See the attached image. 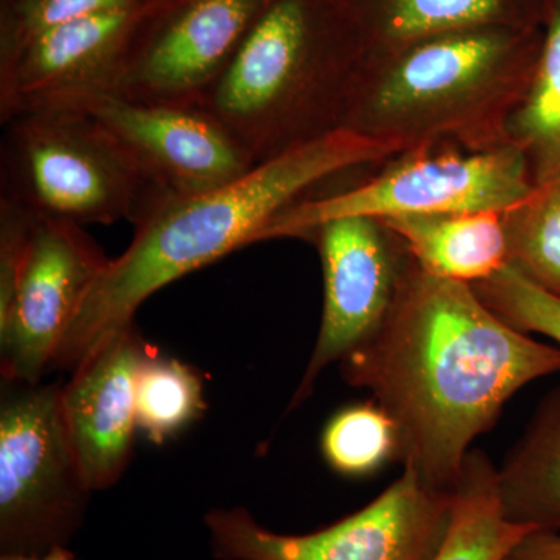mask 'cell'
Wrapping results in <instances>:
<instances>
[{"label": "cell", "instance_id": "14", "mask_svg": "<svg viewBox=\"0 0 560 560\" xmlns=\"http://www.w3.org/2000/svg\"><path fill=\"white\" fill-rule=\"evenodd\" d=\"M151 353L131 324L88 357L61 386L66 425L92 492L113 488L130 464L138 429L136 382Z\"/></svg>", "mask_w": 560, "mask_h": 560}, {"label": "cell", "instance_id": "8", "mask_svg": "<svg viewBox=\"0 0 560 560\" xmlns=\"http://www.w3.org/2000/svg\"><path fill=\"white\" fill-rule=\"evenodd\" d=\"M453 492L404 470L363 510L308 534H279L245 508L209 511L210 550L220 560H433L451 523Z\"/></svg>", "mask_w": 560, "mask_h": 560}, {"label": "cell", "instance_id": "19", "mask_svg": "<svg viewBox=\"0 0 560 560\" xmlns=\"http://www.w3.org/2000/svg\"><path fill=\"white\" fill-rule=\"evenodd\" d=\"M508 143L528 164L534 187L560 180V0H555L533 80L508 125Z\"/></svg>", "mask_w": 560, "mask_h": 560}, {"label": "cell", "instance_id": "23", "mask_svg": "<svg viewBox=\"0 0 560 560\" xmlns=\"http://www.w3.org/2000/svg\"><path fill=\"white\" fill-rule=\"evenodd\" d=\"M156 0H2L0 60L10 57L40 33L83 18L131 10Z\"/></svg>", "mask_w": 560, "mask_h": 560}, {"label": "cell", "instance_id": "4", "mask_svg": "<svg viewBox=\"0 0 560 560\" xmlns=\"http://www.w3.org/2000/svg\"><path fill=\"white\" fill-rule=\"evenodd\" d=\"M366 57L346 0H270L205 108L264 164L345 130Z\"/></svg>", "mask_w": 560, "mask_h": 560}, {"label": "cell", "instance_id": "27", "mask_svg": "<svg viewBox=\"0 0 560 560\" xmlns=\"http://www.w3.org/2000/svg\"><path fill=\"white\" fill-rule=\"evenodd\" d=\"M0 560H79L68 550V547L55 548L49 552L38 556H0Z\"/></svg>", "mask_w": 560, "mask_h": 560}, {"label": "cell", "instance_id": "3", "mask_svg": "<svg viewBox=\"0 0 560 560\" xmlns=\"http://www.w3.org/2000/svg\"><path fill=\"white\" fill-rule=\"evenodd\" d=\"M541 40L544 31L481 27L368 54L345 130L400 143L405 151L504 145Z\"/></svg>", "mask_w": 560, "mask_h": 560}, {"label": "cell", "instance_id": "18", "mask_svg": "<svg viewBox=\"0 0 560 560\" xmlns=\"http://www.w3.org/2000/svg\"><path fill=\"white\" fill-rule=\"evenodd\" d=\"M530 530L504 514L499 469L486 453L470 451L453 489L447 533L433 560H504Z\"/></svg>", "mask_w": 560, "mask_h": 560}, {"label": "cell", "instance_id": "2", "mask_svg": "<svg viewBox=\"0 0 560 560\" xmlns=\"http://www.w3.org/2000/svg\"><path fill=\"white\" fill-rule=\"evenodd\" d=\"M400 143L340 130L256 165L234 183L153 206L135 238L110 259L62 340L54 366L75 370L127 329L151 294L232 250L261 242L272 220L319 184L404 153Z\"/></svg>", "mask_w": 560, "mask_h": 560}, {"label": "cell", "instance_id": "5", "mask_svg": "<svg viewBox=\"0 0 560 560\" xmlns=\"http://www.w3.org/2000/svg\"><path fill=\"white\" fill-rule=\"evenodd\" d=\"M2 194L36 219L138 221L153 191L127 150L86 110L46 109L3 121Z\"/></svg>", "mask_w": 560, "mask_h": 560}, {"label": "cell", "instance_id": "9", "mask_svg": "<svg viewBox=\"0 0 560 560\" xmlns=\"http://www.w3.org/2000/svg\"><path fill=\"white\" fill-rule=\"evenodd\" d=\"M109 260L83 226L36 221L13 294L0 311L2 381L40 382Z\"/></svg>", "mask_w": 560, "mask_h": 560}, {"label": "cell", "instance_id": "26", "mask_svg": "<svg viewBox=\"0 0 560 560\" xmlns=\"http://www.w3.org/2000/svg\"><path fill=\"white\" fill-rule=\"evenodd\" d=\"M504 560H560L559 530H530Z\"/></svg>", "mask_w": 560, "mask_h": 560}, {"label": "cell", "instance_id": "10", "mask_svg": "<svg viewBox=\"0 0 560 560\" xmlns=\"http://www.w3.org/2000/svg\"><path fill=\"white\" fill-rule=\"evenodd\" d=\"M324 276L318 338L290 410L311 397L319 375L374 337L399 296L411 254L382 220L345 217L313 232Z\"/></svg>", "mask_w": 560, "mask_h": 560}, {"label": "cell", "instance_id": "15", "mask_svg": "<svg viewBox=\"0 0 560 560\" xmlns=\"http://www.w3.org/2000/svg\"><path fill=\"white\" fill-rule=\"evenodd\" d=\"M368 54H382L442 33L481 27L544 31L555 0H346Z\"/></svg>", "mask_w": 560, "mask_h": 560}, {"label": "cell", "instance_id": "17", "mask_svg": "<svg viewBox=\"0 0 560 560\" xmlns=\"http://www.w3.org/2000/svg\"><path fill=\"white\" fill-rule=\"evenodd\" d=\"M504 514L533 530H560V385L540 401L499 469Z\"/></svg>", "mask_w": 560, "mask_h": 560}, {"label": "cell", "instance_id": "11", "mask_svg": "<svg viewBox=\"0 0 560 560\" xmlns=\"http://www.w3.org/2000/svg\"><path fill=\"white\" fill-rule=\"evenodd\" d=\"M270 0H172L142 28L109 95L205 106Z\"/></svg>", "mask_w": 560, "mask_h": 560}, {"label": "cell", "instance_id": "25", "mask_svg": "<svg viewBox=\"0 0 560 560\" xmlns=\"http://www.w3.org/2000/svg\"><path fill=\"white\" fill-rule=\"evenodd\" d=\"M36 221L28 210L0 197V311L13 294Z\"/></svg>", "mask_w": 560, "mask_h": 560}, {"label": "cell", "instance_id": "7", "mask_svg": "<svg viewBox=\"0 0 560 560\" xmlns=\"http://www.w3.org/2000/svg\"><path fill=\"white\" fill-rule=\"evenodd\" d=\"M91 493L66 425L61 386L3 381L0 556L68 547Z\"/></svg>", "mask_w": 560, "mask_h": 560}, {"label": "cell", "instance_id": "13", "mask_svg": "<svg viewBox=\"0 0 560 560\" xmlns=\"http://www.w3.org/2000/svg\"><path fill=\"white\" fill-rule=\"evenodd\" d=\"M75 108L91 114L127 150L153 191L154 206L219 189L256 167L205 106L154 105L101 95Z\"/></svg>", "mask_w": 560, "mask_h": 560}, {"label": "cell", "instance_id": "1", "mask_svg": "<svg viewBox=\"0 0 560 560\" xmlns=\"http://www.w3.org/2000/svg\"><path fill=\"white\" fill-rule=\"evenodd\" d=\"M340 372L393 420L404 470L453 492L471 442L514 394L560 372V348L501 319L474 285L430 275L411 257L388 318Z\"/></svg>", "mask_w": 560, "mask_h": 560}, {"label": "cell", "instance_id": "21", "mask_svg": "<svg viewBox=\"0 0 560 560\" xmlns=\"http://www.w3.org/2000/svg\"><path fill=\"white\" fill-rule=\"evenodd\" d=\"M206 410L202 382L187 364L151 353L136 382L138 429L162 444L176 436Z\"/></svg>", "mask_w": 560, "mask_h": 560}, {"label": "cell", "instance_id": "20", "mask_svg": "<svg viewBox=\"0 0 560 560\" xmlns=\"http://www.w3.org/2000/svg\"><path fill=\"white\" fill-rule=\"evenodd\" d=\"M508 265L560 300V180L504 212Z\"/></svg>", "mask_w": 560, "mask_h": 560}, {"label": "cell", "instance_id": "22", "mask_svg": "<svg viewBox=\"0 0 560 560\" xmlns=\"http://www.w3.org/2000/svg\"><path fill=\"white\" fill-rule=\"evenodd\" d=\"M397 430L374 401L346 408L334 416L323 434V453L331 469L361 477L396 460Z\"/></svg>", "mask_w": 560, "mask_h": 560}, {"label": "cell", "instance_id": "24", "mask_svg": "<svg viewBox=\"0 0 560 560\" xmlns=\"http://www.w3.org/2000/svg\"><path fill=\"white\" fill-rule=\"evenodd\" d=\"M475 291L486 305L515 329L544 335L560 348V300L539 289L511 265L480 283Z\"/></svg>", "mask_w": 560, "mask_h": 560}, {"label": "cell", "instance_id": "16", "mask_svg": "<svg viewBox=\"0 0 560 560\" xmlns=\"http://www.w3.org/2000/svg\"><path fill=\"white\" fill-rule=\"evenodd\" d=\"M422 270L455 282L480 283L508 265L504 213L495 210L382 220Z\"/></svg>", "mask_w": 560, "mask_h": 560}, {"label": "cell", "instance_id": "6", "mask_svg": "<svg viewBox=\"0 0 560 560\" xmlns=\"http://www.w3.org/2000/svg\"><path fill=\"white\" fill-rule=\"evenodd\" d=\"M528 164L512 143L489 150L423 147L383 162L364 183L318 198H302L280 212L261 242L312 237L320 224L345 217L377 220L495 210L508 212L530 197Z\"/></svg>", "mask_w": 560, "mask_h": 560}, {"label": "cell", "instance_id": "12", "mask_svg": "<svg viewBox=\"0 0 560 560\" xmlns=\"http://www.w3.org/2000/svg\"><path fill=\"white\" fill-rule=\"evenodd\" d=\"M168 2L66 22L0 60V124L109 95L140 32Z\"/></svg>", "mask_w": 560, "mask_h": 560}]
</instances>
